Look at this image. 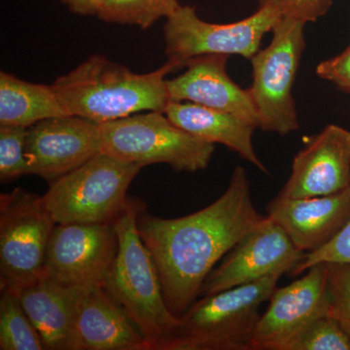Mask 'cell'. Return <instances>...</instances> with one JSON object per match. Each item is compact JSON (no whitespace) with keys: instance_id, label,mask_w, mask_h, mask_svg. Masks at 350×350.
Here are the masks:
<instances>
[{"instance_id":"obj_1","label":"cell","mask_w":350,"mask_h":350,"mask_svg":"<svg viewBox=\"0 0 350 350\" xmlns=\"http://www.w3.org/2000/svg\"><path fill=\"white\" fill-rule=\"evenodd\" d=\"M266 219L253 204L243 167L232 172L225 192L197 213L165 219L140 211L138 232L155 262L165 303L175 317L197 301L215 265Z\"/></svg>"},{"instance_id":"obj_2","label":"cell","mask_w":350,"mask_h":350,"mask_svg":"<svg viewBox=\"0 0 350 350\" xmlns=\"http://www.w3.org/2000/svg\"><path fill=\"white\" fill-rule=\"evenodd\" d=\"M177 69L178 64L167 59L152 72L135 73L94 55L52 88L68 115L107 123L144 111L165 112L170 101L165 77Z\"/></svg>"},{"instance_id":"obj_3","label":"cell","mask_w":350,"mask_h":350,"mask_svg":"<svg viewBox=\"0 0 350 350\" xmlns=\"http://www.w3.org/2000/svg\"><path fill=\"white\" fill-rule=\"evenodd\" d=\"M144 208L138 199L113 222L118 251L103 287L129 315L145 338V345L174 337L180 319L170 312L163 297L160 276L148 248L140 238L137 216Z\"/></svg>"},{"instance_id":"obj_4","label":"cell","mask_w":350,"mask_h":350,"mask_svg":"<svg viewBox=\"0 0 350 350\" xmlns=\"http://www.w3.org/2000/svg\"><path fill=\"white\" fill-rule=\"evenodd\" d=\"M282 275L275 273L204 297L181 315L174 337L144 350H250L262 303L269 300Z\"/></svg>"},{"instance_id":"obj_5","label":"cell","mask_w":350,"mask_h":350,"mask_svg":"<svg viewBox=\"0 0 350 350\" xmlns=\"http://www.w3.org/2000/svg\"><path fill=\"white\" fill-rule=\"evenodd\" d=\"M101 152L144 167L165 163L175 172H197L211 163L215 145L195 137L163 112L138 113L100 124Z\"/></svg>"},{"instance_id":"obj_6","label":"cell","mask_w":350,"mask_h":350,"mask_svg":"<svg viewBox=\"0 0 350 350\" xmlns=\"http://www.w3.org/2000/svg\"><path fill=\"white\" fill-rule=\"evenodd\" d=\"M142 169L100 152L50 183L44 206L57 224L113 223L128 206L126 192Z\"/></svg>"},{"instance_id":"obj_7","label":"cell","mask_w":350,"mask_h":350,"mask_svg":"<svg viewBox=\"0 0 350 350\" xmlns=\"http://www.w3.org/2000/svg\"><path fill=\"white\" fill-rule=\"evenodd\" d=\"M305 23L282 17L273 39L251 57L248 89L258 115V129L287 135L300 129L293 87L306 48Z\"/></svg>"},{"instance_id":"obj_8","label":"cell","mask_w":350,"mask_h":350,"mask_svg":"<svg viewBox=\"0 0 350 350\" xmlns=\"http://www.w3.org/2000/svg\"><path fill=\"white\" fill-rule=\"evenodd\" d=\"M56 225L40 196L22 187L0 195V288L17 294L44 275Z\"/></svg>"},{"instance_id":"obj_9","label":"cell","mask_w":350,"mask_h":350,"mask_svg":"<svg viewBox=\"0 0 350 350\" xmlns=\"http://www.w3.org/2000/svg\"><path fill=\"white\" fill-rule=\"evenodd\" d=\"M282 18L273 7L262 6L239 22L213 24L200 19L195 7L180 5L163 27L165 55L180 68L188 59L202 55H238L250 59Z\"/></svg>"},{"instance_id":"obj_10","label":"cell","mask_w":350,"mask_h":350,"mask_svg":"<svg viewBox=\"0 0 350 350\" xmlns=\"http://www.w3.org/2000/svg\"><path fill=\"white\" fill-rule=\"evenodd\" d=\"M118 251L113 223L57 224L46 253L44 275L66 286L103 287Z\"/></svg>"},{"instance_id":"obj_11","label":"cell","mask_w":350,"mask_h":350,"mask_svg":"<svg viewBox=\"0 0 350 350\" xmlns=\"http://www.w3.org/2000/svg\"><path fill=\"white\" fill-rule=\"evenodd\" d=\"M329 306L328 264L319 262L299 280L273 290L250 350H285L312 322L329 314Z\"/></svg>"},{"instance_id":"obj_12","label":"cell","mask_w":350,"mask_h":350,"mask_svg":"<svg viewBox=\"0 0 350 350\" xmlns=\"http://www.w3.org/2000/svg\"><path fill=\"white\" fill-rule=\"evenodd\" d=\"M305 254L295 246L286 232L267 216L266 220L244 237L207 275L200 296H209L275 273L283 275L293 269Z\"/></svg>"},{"instance_id":"obj_13","label":"cell","mask_w":350,"mask_h":350,"mask_svg":"<svg viewBox=\"0 0 350 350\" xmlns=\"http://www.w3.org/2000/svg\"><path fill=\"white\" fill-rule=\"evenodd\" d=\"M101 152L100 124L75 116L55 117L27 131L29 174L52 183Z\"/></svg>"},{"instance_id":"obj_14","label":"cell","mask_w":350,"mask_h":350,"mask_svg":"<svg viewBox=\"0 0 350 350\" xmlns=\"http://www.w3.org/2000/svg\"><path fill=\"white\" fill-rule=\"evenodd\" d=\"M350 187V131L326 126L306 140L278 196L291 199L328 196Z\"/></svg>"},{"instance_id":"obj_15","label":"cell","mask_w":350,"mask_h":350,"mask_svg":"<svg viewBox=\"0 0 350 350\" xmlns=\"http://www.w3.org/2000/svg\"><path fill=\"white\" fill-rule=\"evenodd\" d=\"M227 55H202L188 59L182 75L167 80L170 101H188L232 113L258 129L256 108L248 89L236 84L227 72Z\"/></svg>"},{"instance_id":"obj_16","label":"cell","mask_w":350,"mask_h":350,"mask_svg":"<svg viewBox=\"0 0 350 350\" xmlns=\"http://www.w3.org/2000/svg\"><path fill=\"white\" fill-rule=\"evenodd\" d=\"M266 211L298 250L313 252L330 243L349 220L350 187L336 194L303 199L278 195Z\"/></svg>"},{"instance_id":"obj_17","label":"cell","mask_w":350,"mask_h":350,"mask_svg":"<svg viewBox=\"0 0 350 350\" xmlns=\"http://www.w3.org/2000/svg\"><path fill=\"white\" fill-rule=\"evenodd\" d=\"M145 340L105 288L85 290L76 310L70 350H142Z\"/></svg>"},{"instance_id":"obj_18","label":"cell","mask_w":350,"mask_h":350,"mask_svg":"<svg viewBox=\"0 0 350 350\" xmlns=\"http://www.w3.org/2000/svg\"><path fill=\"white\" fill-rule=\"evenodd\" d=\"M85 290L43 275L17 293L45 349L70 350L76 310Z\"/></svg>"},{"instance_id":"obj_19","label":"cell","mask_w":350,"mask_h":350,"mask_svg":"<svg viewBox=\"0 0 350 350\" xmlns=\"http://www.w3.org/2000/svg\"><path fill=\"white\" fill-rule=\"evenodd\" d=\"M163 113L190 135L209 144L224 145L264 174H269L253 144L256 128L236 115L188 101H170Z\"/></svg>"},{"instance_id":"obj_20","label":"cell","mask_w":350,"mask_h":350,"mask_svg":"<svg viewBox=\"0 0 350 350\" xmlns=\"http://www.w3.org/2000/svg\"><path fill=\"white\" fill-rule=\"evenodd\" d=\"M66 115L52 86L0 73V126L29 128L43 120Z\"/></svg>"},{"instance_id":"obj_21","label":"cell","mask_w":350,"mask_h":350,"mask_svg":"<svg viewBox=\"0 0 350 350\" xmlns=\"http://www.w3.org/2000/svg\"><path fill=\"white\" fill-rule=\"evenodd\" d=\"M0 349L45 350L19 297L7 288H0Z\"/></svg>"},{"instance_id":"obj_22","label":"cell","mask_w":350,"mask_h":350,"mask_svg":"<svg viewBox=\"0 0 350 350\" xmlns=\"http://www.w3.org/2000/svg\"><path fill=\"white\" fill-rule=\"evenodd\" d=\"M180 6L178 0H105L98 17L113 24L148 29Z\"/></svg>"},{"instance_id":"obj_23","label":"cell","mask_w":350,"mask_h":350,"mask_svg":"<svg viewBox=\"0 0 350 350\" xmlns=\"http://www.w3.org/2000/svg\"><path fill=\"white\" fill-rule=\"evenodd\" d=\"M285 350H350V338L337 320L327 314L312 322Z\"/></svg>"},{"instance_id":"obj_24","label":"cell","mask_w":350,"mask_h":350,"mask_svg":"<svg viewBox=\"0 0 350 350\" xmlns=\"http://www.w3.org/2000/svg\"><path fill=\"white\" fill-rule=\"evenodd\" d=\"M27 128L0 126V180L2 183L29 174L25 155Z\"/></svg>"},{"instance_id":"obj_25","label":"cell","mask_w":350,"mask_h":350,"mask_svg":"<svg viewBox=\"0 0 350 350\" xmlns=\"http://www.w3.org/2000/svg\"><path fill=\"white\" fill-rule=\"evenodd\" d=\"M328 264L329 315L334 317L350 338V265Z\"/></svg>"},{"instance_id":"obj_26","label":"cell","mask_w":350,"mask_h":350,"mask_svg":"<svg viewBox=\"0 0 350 350\" xmlns=\"http://www.w3.org/2000/svg\"><path fill=\"white\" fill-rule=\"evenodd\" d=\"M319 262H340L350 265V218L330 243L313 252L306 253L303 259L293 269L290 276H298L306 273L310 267Z\"/></svg>"},{"instance_id":"obj_27","label":"cell","mask_w":350,"mask_h":350,"mask_svg":"<svg viewBox=\"0 0 350 350\" xmlns=\"http://www.w3.org/2000/svg\"><path fill=\"white\" fill-rule=\"evenodd\" d=\"M259 7L275 8L282 17L308 23L317 22L325 16L333 0H258Z\"/></svg>"},{"instance_id":"obj_28","label":"cell","mask_w":350,"mask_h":350,"mask_svg":"<svg viewBox=\"0 0 350 350\" xmlns=\"http://www.w3.org/2000/svg\"><path fill=\"white\" fill-rule=\"evenodd\" d=\"M315 71L321 79L331 82L340 91L350 94V44L338 56L321 62Z\"/></svg>"},{"instance_id":"obj_29","label":"cell","mask_w":350,"mask_h":350,"mask_svg":"<svg viewBox=\"0 0 350 350\" xmlns=\"http://www.w3.org/2000/svg\"><path fill=\"white\" fill-rule=\"evenodd\" d=\"M61 1L78 15L98 16L105 0H61Z\"/></svg>"}]
</instances>
